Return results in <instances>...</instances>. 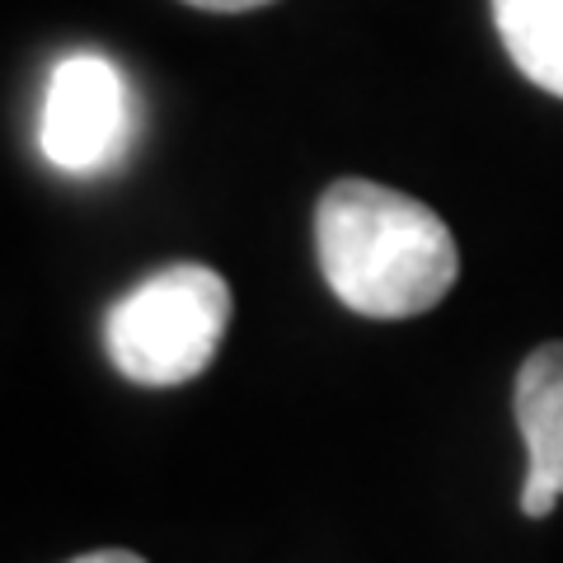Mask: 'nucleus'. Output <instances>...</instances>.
I'll return each instance as SVG.
<instances>
[{
    "instance_id": "423d86ee",
    "label": "nucleus",
    "mask_w": 563,
    "mask_h": 563,
    "mask_svg": "<svg viewBox=\"0 0 563 563\" xmlns=\"http://www.w3.org/2000/svg\"><path fill=\"white\" fill-rule=\"evenodd\" d=\"M192 10H211V14H240V10H263L273 0H184Z\"/></svg>"
},
{
    "instance_id": "7ed1b4c3",
    "label": "nucleus",
    "mask_w": 563,
    "mask_h": 563,
    "mask_svg": "<svg viewBox=\"0 0 563 563\" xmlns=\"http://www.w3.org/2000/svg\"><path fill=\"white\" fill-rule=\"evenodd\" d=\"M136 136V99L122 70L99 52H70L52 66L38 141L62 174H103Z\"/></svg>"
},
{
    "instance_id": "0eeeda50",
    "label": "nucleus",
    "mask_w": 563,
    "mask_h": 563,
    "mask_svg": "<svg viewBox=\"0 0 563 563\" xmlns=\"http://www.w3.org/2000/svg\"><path fill=\"white\" fill-rule=\"evenodd\" d=\"M70 563H146L141 554L132 550H95V554H80V559H70Z\"/></svg>"
},
{
    "instance_id": "39448f33",
    "label": "nucleus",
    "mask_w": 563,
    "mask_h": 563,
    "mask_svg": "<svg viewBox=\"0 0 563 563\" xmlns=\"http://www.w3.org/2000/svg\"><path fill=\"white\" fill-rule=\"evenodd\" d=\"M493 24L521 76L563 99V0H493Z\"/></svg>"
},
{
    "instance_id": "f257e3e1",
    "label": "nucleus",
    "mask_w": 563,
    "mask_h": 563,
    "mask_svg": "<svg viewBox=\"0 0 563 563\" xmlns=\"http://www.w3.org/2000/svg\"><path fill=\"white\" fill-rule=\"evenodd\" d=\"M314 254L329 291L366 320H413L446 301L461 250L432 207L372 179H339L314 207Z\"/></svg>"
},
{
    "instance_id": "20e7f679",
    "label": "nucleus",
    "mask_w": 563,
    "mask_h": 563,
    "mask_svg": "<svg viewBox=\"0 0 563 563\" xmlns=\"http://www.w3.org/2000/svg\"><path fill=\"white\" fill-rule=\"evenodd\" d=\"M512 409L526 442L521 512L550 517L563 498V343H540L521 362Z\"/></svg>"
},
{
    "instance_id": "f03ea898",
    "label": "nucleus",
    "mask_w": 563,
    "mask_h": 563,
    "mask_svg": "<svg viewBox=\"0 0 563 563\" xmlns=\"http://www.w3.org/2000/svg\"><path fill=\"white\" fill-rule=\"evenodd\" d=\"M231 324V287L207 263H169L141 277L103 314V347L132 385L169 390L202 376Z\"/></svg>"
}]
</instances>
